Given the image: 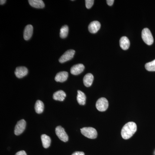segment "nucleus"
Returning a JSON list of instances; mask_svg holds the SVG:
<instances>
[{
	"label": "nucleus",
	"instance_id": "nucleus-1",
	"mask_svg": "<svg viewBox=\"0 0 155 155\" xmlns=\"http://www.w3.org/2000/svg\"><path fill=\"white\" fill-rule=\"evenodd\" d=\"M137 127L136 124L134 122H129L126 123L122 128L121 135L122 138L125 140L130 138L136 132Z\"/></svg>",
	"mask_w": 155,
	"mask_h": 155
},
{
	"label": "nucleus",
	"instance_id": "nucleus-2",
	"mask_svg": "<svg viewBox=\"0 0 155 155\" xmlns=\"http://www.w3.org/2000/svg\"><path fill=\"white\" fill-rule=\"evenodd\" d=\"M81 133L84 136L90 139H95L97 136L96 130L93 127H84L81 129Z\"/></svg>",
	"mask_w": 155,
	"mask_h": 155
},
{
	"label": "nucleus",
	"instance_id": "nucleus-3",
	"mask_svg": "<svg viewBox=\"0 0 155 155\" xmlns=\"http://www.w3.org/2000/svg\"><path fill=\"white\" fill-rule=\"evenodd\" d=\"M142 38L143 41L148 45H151L153 43V38L150 31L148 28H145L142 31Z\"/></svg>",
	"mask_w": 155,
	"mask_h": 155
},
{
	"label": "nucleus",
	"instance_id": "nucleus-4",
	"mask_svg": "<svg viewBox=\"0 0 155 155\" xmlns=\"http://www.w3.org/2000/svg\"><path fill=\"white\" fill-rule=\"evenodd\" d=\"M109 106V103L107 100L104 97L99 99L96 104V107L98 110L101 112H104L107 110Z\"/></svg>",
	"mask_w": 155,
	"mask_h": 155
},
{
	"label": "nucleus",
	"instance_id": "nucleus-5",
	"mask_svg": "<svg viewBox=\"0 0 155 155\" xmlns=\"http://www.w3.org/2000/svg\"><path fill=\"white\" fill-rule=\"evenodd\" d=\"M55 132L56 134L61 140L64 142L68 141L69 139L68 136L63 127L61 126H58L56 127Z\"/></svg>",
	"mask_w": 155,
	"mask_h": 155
},
{
	"label": "nucleus",
	"instance_id": "nucleus-6",
	"mask_svg": "<svg viewBox=\"0 0 155 155\" xmlns=\"http://www.w3.org/2000/svg\"><path fill=\"white\" fill-rule=\"evenodd\" d=\"M75 54V51L74 50H68L59 59V62L61 64H63L67 61H70L73 58Z\"/></svg>",
	"mask_w": 155,
	"mask_h": 155
},
{
	"label": "nucleus",
	"instance_id": "nucleus-7",
	"mask_svg": "<svg viewBox=\"0 0 155 155\" xmlns=\"http://www.w3.org/2000/svg\"><path fill=\"white\" fill-rule=\"evenodd\" d=\"M26 127V122L24 119H22L17 122L14 129L15 135H19L22 133Z\"/></svg>",
	"mask_w": 155,
	"mask_h": 155
},
{
	"label": "nucleus",
	"instance_id": "nucleus-8",
	"mask_svg": "<svg viewBox=\"0 0 155 155\" xmlns=\"http://www.w3.org/2000/svg\"><path fill=\"white\" fill-rule=\"evenodd\" d=\"M28 70L26 67H19L16 68L15 71V74L17 78H22L27 75Z\"/></svg>",
	"mask_w": 155,
	"mask_h": 155
},
{
	"label": "nucleus",
	"instance_id": "nucleus-9",
	"mask_svg": "<svg viewBox=\"0 0 155 155\" xmlns=\"http://www.w3.org/2000/svg\"><path fill=\"white\" fill-rule=\"evenodd\" d=\"M84 66L82 64H78L74 65L71 68L70 72L73 75H78L83 72Z\"/></svg>",
	"mask_w": 155,
	"mask_h": 155
},
{
	"label": "nucleus",
	"instance_id": "nucleus-10",
	"mask_svg": "<svg viewBox=\"0 0 155 155\" xmlns=\"http://www.w3.org/2000/svg\"><path fill=\"white\" fill-rule=\"evenodd\" d=\"M101 23L97 21H93L91 22L88 26V30L91 33H96L101 28Z\"/></svg>",
	"mask_w": 155,
	"mask_h": 155
},
{
	"label": "nucleus",
	"instance_id": "nucleus-11",
	"mask_svg": "<svg viewBox=\"0 0 155 155\" xmlns=\"http://www.w3.org/2000/svg\"><path fill=\"white\" fill-rule=\"evenodd\" d=\"M33 27L31 25H28L25 26L24 29L23 37L25 40L30 39L33 34Z\"/></svg>",
	"mask_w": 155,
	"mask_h": 155
},
{
	"label": "nucleus",
	"instance_id": "nucleus-12",
	"mask_svg": "<svg viewBox=\"0 0 155 155\" xmlns=\"http://www.w3.org/2000/svg\"><path fill=\"white\" fill-rule=\"evenodd\" d=\"M68 77V72L63 71V72H59L56 75L55 80L57 82H63L67 80Z\"/></svg>",
	"mask_w": 155,
	"mask_h": 155
},
{
	"label": "nucleus",
	"instance_id": "nucleus-13",
	"mask_svg": "<svg viewBox=\"0 0 155 155\" xmlns=\"http://www.w3.org/2000/svg\"><path fill=\"white\" fill-rule=\"evenodd\" d=\"M120 47L122 49L124 50H127L129 48L130 45V42L129 40L127 38V37H122L120 39Z\"/></svg>",
	"mask_w": 155,
	"mask_h": 155
},
{
	"label": "nucleus",
	"instance_id": "nucleus-14",
	"mask_svg": "<svg viewBox=\"0 0 155 155\" xmlns=\"http://www.w3.org/2000/svg\"><path fill=\"white\" fill-rule=\"evenodd\" d=\"M28 2L31 7L36 8H43L45 6L44 3L42 0H29Z\"/></svg>",
	"mask_w": 155,
	"mask_h": 155
},
{
	"label": "nucleus",
	"instance_id": "nucleus-15",
	"mask_svg": "<svg viewBox=\"0 0 155 155\" xmlns=\"http://www.w3.org/2000/svg\"><path fill=\"white\" fill-rule=\"evenodd\" d=\"M94 81V76L91 73H87L83 78L84 84L87 87H89L92 85Z\"/></svg>",
	"mask_w": 155,
	"mask_h": 155
},
{
	"label": "nucleus",
	"instance_id": "nucleus-16",
	"mask_svg": "<svg viewBox=\"0 0 155 155\" xmlns=\"http://www.w3.org/2000/svg\"><path fill=\"white\" fill-rule=\"evenodd\" d=\"M66 97V94L63 91L60 90L55 92L53 94V98L56 101H63Z\"/></svg>",
	"mask_w": 155,
	"mask_h": 155
},
{
	"label": "nucleus",
	"instance_id": "nucleus-17",
	"mask_svg": "<svg viewBox=\"0 0 155 155\" xmlns=\"http://www.w3.org/2000/svg\"><path fill=\"white\" fill-rule=\"evenodd\" d=\"M86 97L85 94L81 91H78L77 100L80 105H84L86 102Z\"/></svg>",
	"mask_w": 155,
	"mask_h": 155
},
{
	"label": "nucleus",
	"instance_id": "nucleus-18",
	"mask_svg": "<svg viewBox=\"0 0 155 155\" xmlns=\"http://www.w3.org/2000/svg\"><path fill=\"white\" fill-rule=\"evenodd\" d=\"M41 140L43 146L45 148H48L50 146L51 139L46 134H42L41 136Z\"/></svg>",
	"mask_w": 155,
	"mask_h": 155
},
{
	"label": "nucleus",
	"instance_id": "nucleus-19",
	"mask_svg": "<svg viewBox=\"0 0 155 155\" xmlns=\"http://www.w3.org/2000/svg\"><path fill=\"white\" fill-rule=\"evenodd\" d=\"M35 112L37 114H41L43 112L44 109V104L40 100H38L35 103Z\"/></svg>",
	"mask_w": 155,
	"mask_h": 155
},
{
	"label": "nucleus",
	"instance_id": "nucleus-20",
	"mask_svg": "<svg viewBox=\"0 0 155 155\" xmlns=\"http://www.w3.org/2000/svg\"><path fill=\"white\" fill-rule=\"evenodd\" d=\"M69 32V27L67 25H64L60 30V37L62 38H65L67 36Z\"/></svg>",
	"mask_w": 155,
	"mask_h": 155
},
{
	"label": "nucleus",
	"instance_id": "nucleus-21",
	"mask_svg": "<svg viewBox=\"0 0 155 155\" xmlns=\"http://www.w3.org/2000/svg\"><path fill=\"white\" fill-rule=\"evenodd\" d=\"M145 67L147 71L150 72L155 71V60L147 63L145 65Z\"/></svg>",
	"mask_w": 155,
	"mask_h": 155
},
{
	"label": "nucleus",
	"instance_id": "nucleus-22",
	"mask_svg": "<svg viewBox=\"0 0 155 155\" xmlns=\"http://www.w3.org/2000/svg\"><path fill=\"white\" fill-rule=\"evenodd\" d=\"M85 2L87 8L90 9L93 5L94 1V0H86Z\"/></svg>",
	"mask_w": 155,
	"mask_h": 155
},
{
	"label": "nucleus",
	"instance_id": "nucleus-23",
	"mask_svg": "<svg viewBox=\"0 0 155 155\" xmlns=\"http://www.w3.org/2000/svg\"><path fill=\"white\" fill-rule=\"evenodd\" d=\"M15 155H27L25 151L21 150L18 152Z\"/></svg>",
	"mask_w": 155,
	"mask_h": 155
},
{
	"label": "nucleus",
	"instance_id": "nucleus-24",
	"mask_svg": "<svg viewBox=\"0 0 155 155\" xmlns=\"http://www.w3.org/2000/svg\"><path fill=\"white\" fill-rule=\"evenodd\" d=\"M72 155H85L83 152L76 151L73 153Z\"/></svg>",
	"mask_w": 155,
	"mask_h": 155
},
{
	"label": "nucleus",
	"instance_id": "nucleus-25",
	"mask_svg": "<svg viewBox=\"0 0 155 155\" xmlns=\"http://www.w3.org/2000/svg\"><path fill=\"white\" fill-rule=\"evenodd\" d=\"M114 0H107V4L108 5L110 6L113 5V4H114Z\"/></svg>",
	"mask_w": 155,
	"mask_h": 155
},
{
	"label": "nucleus",
	"instance_id": "nucleus-26",
	"mask_svg": "<svg viewBox=\"0 0 155 155\" xmlns=\"http://www.w3.org/2000/svg\"><path fill=\"white\" fill-rule=\"evenodd\" d=\"M6 1L5 0H1L0 1V4L1 5H3L5 4L6 3Z\"/></svg>",
	"mask_w": 155,
	"mask_h": 155
}]
</instances>
